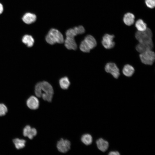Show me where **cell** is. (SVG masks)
<instances>
[{
    "label": "cell",
    "mask_w": 155,
    "mask_h": 155,
    "mask_svg": "<svg viewBox=\"0 0 155 155\" xmlns=\"http://www.w3.org/2000/svg\"><path fill=\"white\" fill-rule=\"evenodd\" d=\"M36 19V15L30 13H26L23 16V21L27 24H30L34 22Z\"/></svg>",
    "instance_id": "15"
},
{
    "label": "cell",
    "mask_w": 155,
    "mask_h": 155,
    "mask_svg": "<svg viewBox=\"0 0 155 155\" xmlns=\"http://www.w3.org/2000/svg\"><path fill=\"white\" fill-rule=\"evenodd\" d=\"M45 39L48 43L51 45L56 43L61 44L64 41L61 33L54 28H52L49 31Z\"/></svg>",
    "instance_id": "2"
},
{
    "label": "cell",
    "mask_w": 155,
    "mask_h": 155,
    "mask_svg": "<svg viewBox=\"0 0 155 155\" xmlns=\"http://www.w3.org/2000/svg\"><path fill=\"white\" fill-rule=\"evenodd\" d=\"M96 143L98 148L103 152L106 151L109 147L108 142L102 138H100L97 140Z\"/></svg>",
    "instance_id": "14"
},
{
    "label": "cell",
    "mask_w": 155,
    "mask_h": 155,
    "mask_svg": "<svg viewBox=\"0 0 155 155\" xmlns=\"http://www.w3.org/2000/svg\"><path fill=\"white\" fill-rule=\"evenodd\" d=\"M22 41L28 47L32 46L34 43V40L33 37L31 35L27 34L23 36Z\"/></svg>",
    "instance_id": "18"
},
{
    "label": "cell",
    "mask_w": 155,
    "mask_h": 155,
    "mask_svg": "<svg viewBox=\"0 0 155 155\" xmlns=\"http://www.w3.org/2000/svg\"><path fill=\"white\" fill-rule=\"evenodd\" d=\"M152 33L150 28L142 31H137L135 33V36L139 42L148 41L152 40Z\"/></svg>",
    "instance_id": "5"
},
{
    "label": "cell",
    "mask_w": 155,
    "mask_h": 155,
    "mask_svg": "<svg viewBox=\"0 0 155 155\" xmlns=\"http://www.w3.org/2000/svg\"><path fill=\"white\" fill-rule=\"evenodd\" d=\"M104 69L106 72L111 74L115 78H118L120 75L119 68L113 63H107L105 66Z\"/></svg>",
    "instance_id": "7"
},
{
    "label": "cell",
    "mask_w": 155,
    "mask_h": 155,
    "mask_svg": "<svg viewBox=\"0 0 155 155\" xmlns=\"http://www.w3.org/2000/svg\"><path fill=\"white\" fill-rule=\"evenodd\" d=\"M82 142L86 146L90 145L93 141L92 137L91 135L88 133L83 134L81 138Z\"/></svg>",
    "instance_id": "19"
},
{
    "label": "cell",
    "mask_w": 155,
    "mask_h": 155,
    "mask_svg": "<svg viewBox=\"0 0 155 155\" xmlns=\"http://www.w3.org/2000/svg\"><path fill=\"white\" fill-rule=\"evenodd\" d=\"M59 84L61 88L63 90L67 89L70 85V81L67 77H64L60 79Z\"/></svg>",
    "instance_id": "20"
},
{
    "label": "cell",
    "mask_w": 155,
    "mask_h": 155,
    "mask_svg": "<svg viewBox=\"0 0 155 155\" xmlns=\"http://www.w3.org/2000/svg\"><path fill=\"white\" fill-rule=\"evenodd\" d=\"M135 71L134 67L129 64L125 65L124 66L122 72L123 74L127 77H130L132 76Z\"/></svg>",
    "instance_id": "17"
},
{
    "label": "cell",
    "mask_w": 155,
    "mask_h": 155,
    "mask_svg": "<svg viewBox=\"0 0 155 155\" xmlns=\"http://www.w3.org/2000/svg\"><path fill=\"white\" fill-rule=\"evenodd\" d=\"M13 142L17 149L24 148L25 145L26 141L23 139L15 138L13 140Z\"/></svg>",
    "instance_id": "22"
},
{
    "label": "cell",
    "mask_w": 155,
    "mask_h": 155,
    "mask_svg": "<svg viewBox=\"0 0 155 155\" xmlns=\"http://www.w3.org/2000/svg\"><path fill=\"white\" fill-rule=\"evenodd\" d=\"M115 36L113 35H111L106 34L103 36L102 40V44L105 49H110L113 48L115 46V43L113 41Z\"/></svg>",
    "instance_id": "8"
},
{
    "label": "cell",
    "mask_w": 155,
    "mask_h": 155,
    "mask_svg": "<svg viewBox=\"0 0 155 155\" xmlns=\"http://www.w3.org/2000/svg\"><path fill=\"white\" fill-rule=\"evenodd\" d=\"M135 26L138 31H142L146 29L147 25L142 19H139L135 23Z\"/></svg>",
    "instance_id": "21"
},
{
    "label": "cell",
    "mask_w": 155,
    "mask_h": 155,
    "mask_svg": "<svg viewBox=\"0 0 155 155\" xmlns=\"http://www.w3.org/2000/svg\"><path fill=\"white\" fill-rule=\"evenodd\" d=\"M154 46L152 40L148 41L139 42L136 46L137 51L141 53L149 50H152Z\"/></svg>",
    "instance_id": "9"
},
{
    "label": "cell",
    "mask_w": 155,
    "mask_h": 155,
    "mask_svg": "<svg viewBox=\"0 0 155 155\" xmlns=\"http://www.w3.org/2000/svg\"><path fill=\"white\" fill-rule=\"evenodd\" d=\"M70 141L67 139L61 138L58 141L56 147L58 151L62 153H65L68 152L71 148Z\"/></svg>",
    "instance_id": "6"
},
{
    "label": "cell",
    "mask_w": 155,
    "mask_h": 155,
    "mask_svg": "<svg viewBox=\"0 0 155 155\" xmlns=\"http://www.w3.org/2000/svg\"><path fill=\"white\" fill-rule=\"evenodd\" d=\"M43 99L49 102L52 101L54 94V90L52 86L47 82H39Z\"/></svg>",
    "instance_id": "1"
},
{
    "label": "cell",
    "mask_w": 155,
    "mask_h": 155,
    "mask_svg": "<svg viewBox=\"0 0 155 155\" xmlns=\"http://www.w3.org/2000/svg\"><path fill=\"white\" fill-rule=\"evenodd\" d=\"M37 134L36 129L32 128L30 125L26 126L23 130V135L25 137H28L30 140L32 139Z\"/></svg>",
    "instance_id": "12"
},
{
    "label": "cell",
    "mask_w": 155,
    "mask_h": 155,
    "mask_svg": "<svg viewBox=\"0 0 155 155\" xmlns=\"http://www.w3.org/2000/svg\"><path fill=\"white\" fill-rule=\"evenodd\" d=\"M145 3L149 8L152 9L155 6V0H145Z\"/></svg>",
    "instance_id": "24"
},
{
    "label": "cell",
    "mask_w": 155,
    "mask_h": 155,
    "mask_svg": "<svg viewBox=\"0 0 155 155\" xmlns=\"http://www.w3.org/2000/svg\"><path fill=\"white\" fill-rule=\"evenodd\" d=\"M135 18V16L133 14L131 13H127L125 14L123 18V21L126 25L130 26L134 23Z\"/></svg>",
    "instance_id": "16"
},
{
    "label": "cell",
    "mask_w": 155,
    "mask_h": 155,
    "mask_svg": "<svg viewBox=\"0 0 155 155\" xmlns=\"http://www.w3.org/2000/svg\"><path fill=\"white\" fill-rule=\"evenodd\" d=\"M26 104L27 106L30 109L36 110L39 107V102L36 97L32 96L28 99Z\"/></svg>",
    "instance_id": "11"
},
{
    "label": "cell",
    "mask_w": 155,
    "mask_h": 155,
    "mask_svg": "<svg viewBox=\"0 0 155 155\" xmlns=\"http://www.w3.org/2000/svg\"><path fill=\"white\" fill-rule=\"evenodd\" d=\"M6 106L3 104L0 103V116L5 115L7 112Z\"/></svg>",
    "instance_id": "23"
},
{
    "label": "cell",
    "mask_w": 155,
    "mask_h": 155,
    "mask_svg": "<svg viewBox=\"0 0 155 155\" xmlns=\"http://www.w3.org/2000/svg\"><path fill=\"white\" fill-rule=\"evenodd\" d=\"M3 10V5L0 3V14H1Z\"/></svg>",
    "instance_id": "26"
},
{
    "label": "cell",
    "mask_w": 155,
    "mask_h": 155,
    "mask_svg": "<svg viewBox=\"0 0 155 155\" xmlns=\"http://www.w3.org/2000/svg\"><path fill=\"white\" fill-rule=\"evenodd\" d=\"M140 59L142 62L146 65H151L155 60V54L152 50H148L140 53Z\"/></svg>",
    "instance_id": "4"
},
{
    "label": "cell",
    "mask_w": 155,
    "mask_h": 155,
    "mask_svg": "<svg viewBox=\"0 0 155 155\" xmlns=\"http://www.w3.org/2000/svg\"><path fill=\"white\" fill-rule=\"evenodd\" d=\"M85 32L84 27L82 26H80L68 30L65 34L66 37L74 38V37L77 35L83 34Z\"/></svg>",
    "instance_id": "10"
},
{
    "label": "cell",
    "mask_w": 155,
    "mask_h": 155,
    "mask_svg": "<svg viewBox=\"0 0 155 155\" xmlns=\"http://www.w3.org/2000/svg\"><path fill=\"white\" fill-rule=\"evenodd\" d=\"M96 45L97 42L95 39L92 36L89 35L86 36L82 41L80 48L82 52L89 53Z\"/></svg>",
    "instance_id": "3"
},
{
    "label": "cell",
    "mask_w": 155,
    "mask_h": 155,
    "mask_svg": "<svg viewBox=\"0 0 155 155\" xmlns=\"http://www.w3.org/2000/svg\"><path fill=\"white\" fill-rule=\"evenodd\" d=\"M65 47L68 49L75 50L77 48V44L74 38L66 37L64 41Z\"/></svg>",
    "instance_id": "13"
},
{
    "label": "cell",
    "mask_w": 155,
    "mask_h": 155,
    "mask_svg": "<svg viewBox=\"0 0 155 155\" xmlns=\"http://www.w3.org/2000/svg\"><path fill=\"white\" fill-rule=\"evenodd\" d=\"M120 154L117 151H111L108 153V155H119Z\"/></svg>",
    "instance_id": "25"
}]
</instances>
